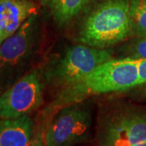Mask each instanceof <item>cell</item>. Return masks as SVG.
<instances>
[{
    "mask_svg": "<svg viewBox=\"0 0 146 146\" xmlns=\"http://www.w3.org/2000/svg\"><path fill=\"white\" fill-rule=\"evenodd\" d=\"M140 85L139 60L111 59L100 64L76 83L62 89L54 106L80 102L95 94L124 92Z\"/></svg>",
    "mask_w": 146,
    "mask_h": 146,
    "instance_id": "6da1fadb",
    "label": "cell"
},
{
    "mask_svg": "<svg viewBox=\"0 0 146 146\" xmlns=\"http://www.w3.org/2000/svg\"><path fill=\"white\" fill-rule=\"evenodd\" d=\"M131 36L130 0H102L84 17L78 42L88 46L108 49Z\"/></svg>",
    "mask_w": 146,
    "mask_h": 146,
    "instance_id": "7a4b0ae2",
    "label": "cell"
},
{
    "mask_svg": "<svg viewBox=\"0 0 146 146\" xmlns=\"http://www.w3.org/2000/svg\"><path fill=\"white\" fill-rule=\"evenodd\" d=\"M113 59L112 51L76 45L69 46L49 61L42 73L44 83L65 89L90 73L100 64Z\"/></svg>",
    "mask_w": 146,
    "mask_h": 146,
    "instance_id": "3957f363",
    "label": "cell"
},
{
    "mask_svg": "<svg viewBox=\"0 0 146 146\" xmlns=\"http://www.w3.org/2000/svg\"><path fill=\"white\" fill-rule=\"evenodd\" d=\"M40 40L37 14L29 17L0 46V84L10 87L32 61Z\"/></svg>",
    "mask_w": 146,
    "mask_h": 146,
    "instance_id": "277c9868",
    "label": "cell"
},
{
    "mask_svg": "<svg viewBox=\"0 0 146 146\" xmlns=\"http://www.w3.org/2000/svg\"><path fill=\"white\" fill-rule=\"evenodd\" d=\"M101 146H133L146 140V110L118 106L103 112L98 125Z\"/></svg>",
    "mask_w": 146,
    "mask_h": 146,
    "instance_id": "5b68a950",
    "label": "cell"
},
{
    "mask_svg": "<svg viewBox=\"0 0 146 146\" xmlns=\"http://www.w3.org/2000/svg\"><path fill=\"white\" fill-rule=\"evenodd\" d=\"M92 123L89 104L80 102L63 106L45 131L46 146H72L88 141Z\"/></svg>",
    "mask_w": 146,
    "mask_h": 146,
    "instance_id": "8992f818",
    "label": "cell"
},
{
    "mask_svg": "<svg viewBox=\"0 0 146 146\" xmlns=\"http://www.w3.org/2000/svg\"><path fill=\"white\" fill-rule=\"evenodd\" d=\"M42 73L33 69L4 90L0 97V119H16L30 115L43 103Z\"/></svg>",
    "mask_w": 146,
    "mask_h": 146,
    "instance_id": "52a82bcc",
    "label": "cell"
},
{
    "mask_svg": "<svg viewBox=\"0 0 146 146\" xmlns=\"http://www.w3.org/2000/svg\"><path fill=\"white\" fill-rule=\"evenodd\" d=\"M37 11L33 0H0V46Z\"/></svg>",
    "mask_w": 146,
    "mask_h": 146,
    "instance_id": "ba28073f",
    "label": "cell"
},
{
    "mask_svg": "<svg viewBox=\"0 0 146 146\" xmlns=\"http://www.w3.org/2000/svg\"><path fill=\"white\" fill-rule=\"evenodd\" d=\"M33 134V122L29 115L0 120V146H27Z\"/></svg>",
    "mask_w": 146,
    "mask_h": 146,
    "instance_id": "9c48e42d",
    "label": "cell"
},
{
    "mask_svg": "<svg viewBox=\"0 0 146 146\" xmlns=\"http://www.w3.org/2000/svg\"><path fill=\"white\" fill-rule=\"evenodd\" d=\"M89 0H42L58 28L67 25L87 5Z\"/></svg>",
    "mask_w": 146,
    "mask_h": 146,
    "instance_id": "30bf717a",
    "label": "cell"
},
{
    "mask_svg": "<svg viewBox=\"0 0 146 146\" xmlns=\"http://www.w3.org/2000/svg\"><path fill=\"white\" fill-rule=\"evenodd\" d=\"M131 36H146V0H130Z\"/></svg>",
    "mask_w": 146,
    "mask_h": 146,
    "instance_id": "8fae6325",
    "label": "cell"
},
{
    "mask_svg": "<svg viewBox=\"0 0 146 146\" xmlns=\"http://www.w3.org/2000/svg\"><path fill=\"white\" fill-rule=\"evenodd\" d=\"M119 58L146 59V36H136L120 48Z\"/></svg>",
    "mask_w": 146,
    "mask_h": 146,
    "instance_id": "7c38bea8",
    "label": "cell"
},
{
    "mask_svg": "<svg viewBox=\"0 0 146 146\" xmlns=\"http://www.w3.org/2000/svg\"><path fill=\"white\" fill-rule=\"evenodd\" d=\"M27 146H46L45 141V133L42 130L38 131L32 136L31 140Z\"/></svg>",
    "mask_w": 146,
    "mask_h": 146,
    "instance_id": "4fadbf2b",
    "label": "cell"
},
{
    "mask_svg": "<svg viewBox=\"0 0 146 146\" xmlns=\"http://www.w3.org/2000/svg\"><path fill=\"white\" fill-rule=\"evenodd\" d=\"M139 76L140 85L146 84V59L139 60ZM139 85V86H140Z\"/></svg>",
    "mask_w": 146,
    "mask_h": 146,
    "instance_id": "5bb4252c",
    "label": "cell"
},
{
    "mask_svg": "<svg viewBox=\"0 0 146 146\" xmlns=\"http://www.w3.org/2000/svg\"><path fill=\"white\" fill-rule=\"evenodd\" d=\"M140 86H142V87H141V89L138 91V93L141 95V98H143L144 99L146 100V84H145L140 85Z\"/></svg>",
    "mask_w": 146,
    "mask_h": 146,
    "instance_id": "9a60e30c",
    "label": "cell"
},
{
    "mask_svg": "<svg viewBox=\"0 0 146 146\" xmlns=\"http://www.w3.org/2000/svg\"><path fill=\"white\" fill-rule=\"evenodd\" d=\"M133 146H146V140L145 141H142L141 143H139V144H136V145H135Z\"/></svg>",
    "mask_w": 146,
    "mask_h": 146,
    "instance_id": "2e32d148",
    "label": "cell"
},
{
    "mask_svg": "<svg viewBox=\"0 0 146 146\" xmlns=\"http://www.w3.org/2000/svg\"><path fill=\"white\" fill-rule=\"evenodd\" d=\"M4 89H4V87H3V85L0 84V97H1V95L3 94V93L4 92Z\"/></svg>",
    "mask_w": 146,
    "mask_h": 146,
    "instance_id": "e0dca14e",
    "label": "cell"
}]
</instances>
